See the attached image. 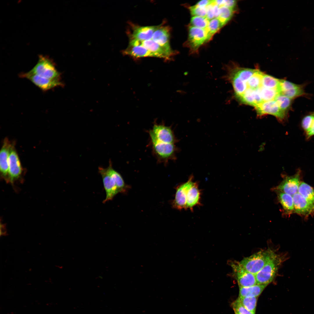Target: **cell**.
I'll list each match as a JSON object with an SVG mask.
<instances>
[{"instance_id": "obj_32", "label": "cell", "mask_w": 314, "mask_h": 314, "mask_svg": "<svg viewBox=\"0 0 314 314\" xmlns=\"http://www.w3.org/2000/svg\"><path fill=\"white\" fill-rule=\"evenodd\" d=\"M274 100L280 108L286 113L291 107L292 99L285 95L279 94Z\"/></svg>"}, {"instance_id": "obj_15", "label": "cell", "mask_w": 314, "mask_h": 314, "mask_svg": "<svg viewBox=\"0 0 314 314\" xmlns=\"http://www.w3.org/2000/svg\"><path fill=\"white\" fill-rule=\"evenodd\" d=\"M207 38L206 29L192 26L189 27L188 42L189 47L193 51L197 50L200 46L207 41Z\"/></svg>"}, {"instance_id": "obj_22", "label": "cell", "mask_w": 314, "mask_h": 314, "mask_svg": "<svg viewBox=\"0 0 314 314\" xmlns=\"http://www.w3.org/2000/svg\"><path fill=\"white\" fill-rule=\"evenodd\" d=\"M124 52L126 54L135 58L146 57H157L155 54L140 45L132 46L129 45Z\"/></svg>"}, {"instance_id": "obj_12", "label": "cell", "mask_w": 314, "mask_h": 314, "mask_svg": "<svg viewBox=\"0 0 314 314\" xmlns=\"http://www.w3.org/2000/svg\"><path fill=\"white\" fill-rule=\"evenodd\" d=\"M301 182V171L298 170L294 175L286 176L276 189L292 196L297 192Z\"/></svg>"}, {"instance_id": "obj_28", "label": "cell", "mask_w": 314, "mask_h": 314, "mask_svg": "<svg viewBox=\"0 0 314 314\" xmlns=\"http://www.w3.org/2000/svg\"><path fill=\"white\" fill-rule=\"evenodd\" d=\"M263 74V72L257 69L247 82V88L255 90L261 87L262 86V80Z\"/></svg>"}, {"instance_id": "obj_1", "label": "cell", "mask_w": 314, "mask_h": 314, "mask_svg": "<svg viewBox=\"0 0 314 314\" xmlns=\"http://www.w3.org/2000/svg\"><path fill=\"white\" fill-rule=\"evenodd\" d=\"M98 172L102 178L104 186L106 193V197L103 203L111 200L118 193L119 190L117 185V179L119 172L115 170L112 167L110 160L109 161L108 167L104 168L98 167Z\"/></svg>"}, {"instance_id": "obj_18", "label": "cell", "mask_w": 314, "mask_h": 314, "mask_svg": "<svg viewBox=\"0 0 314 314\" xmlns=\"http://www.w3.org/2000/svg\"><path fill=\"white\" fill-rule=\"evenodd\" d=\"M158 26H136L133 29L130 40L144 41L151 39Z\"/></svg>"}, {"instance_id": "obj_10", "label": "cell", "mask_w": 314, "mask_h": 314, "mask_svg": "<svg viewBox=\"0 0 314 314\" xmlns=\"http://www.w3.org/2000/svg\"><path fill=\"white\" fill-rule=\"evenodd\" d=\"M19 76L29 80L44 91H46L56 87L63 85V83L60 79L47 78L31 74L28 72L21 73L19 74Z\"/></svg>"}, {"instance_id": "obj_13", "label": "cell", "mask_w": 314, "mask_h": 314, "mask_svg": "<svg viewBox=\"0 0 314 314\" xmlns=\"http://www.w3.org/2000/svg\"><path fill=\"white\" fill-rule=\"evenodd\" d=\"M193 180V176L191 175L186 182L177 187L174 199L172 204L174 208L179 210L185 209L187 192L194 182Z\"/></svg>"}, {"instance_id": "obj_4", "label": "cell", "mask_w": 314, "mask_h": 314, "mask_svg": "<svg viewBox=\"0 0 314 314\" xmlns=\"http://www.w3.org/2000/svg\"><path fill=\"white\" fill-rule=\"evenodd\" d=\"M28 72L47 78L61 79L60 73L53 61L47 56H40L37 64Z\"/></svg>"}, {"instance_id": "obj_7", "label": "cell", "mask_w": 314, "mask_h": 314, "mask_svg": "<svg viewBox=\"0 0 314 314\" xmlns=\"http://www.w3.org/2000/svg\"><path fill=\"white\" fill-rule=\"evenodd\" d=\"M231 265L239 288L251 286L257 284L255 274L247 270L240 262L234 261Z\"/></svg>"}, {"instance_id": "obj_39", "label": "cell", "mask_w": 314, "mask_h": 314, "mask_svg": "<svg viewBox=\"0 0 314 314\" xmlns=\"http://www.w3.org/2000/svg\"><path fill=\"white\" fill-rule=\"evenodd\" d=\"M213 2L214 0H203L198 2L196 5L200 6L206 7Z\"/></svg>"}, {"instance_id": "obj_11", "label": "cell", "mask_w": 314, "mask_h": 314, "mask_svg": "<svg viewBox=\"0 0 314 314\" xmlns=\"http://www.w3.org/2000/svg\"><path fill=\"white\" fill-rule=\"evenodd\" d=\"M255 107L259 116L271 115L282 121L286 119L287 116V113L280 108L274 100L263 102Z\"/></svg>"}, {"instance_id": "obj_42", "label": "cell", "mask_w": 314, "mask_h": 314, "mask_svg": "<svg viewBox=\"0 0 314 314\" xmlns=\"http://www.w3.org/2000/svg\"></svg>"}, {"instance_id": "obj_17", "label": "cell", "mask_w": 314, "mask_h": 314, "mask_svg": "<svg viewBox=\"0 0 314 314\" xmlns=\"http://www.w3.org/2000/svg\"><path fill=\"white\" fill-rule=\"evenodd\" d=\"M12 143L7 138L4 140L0 152V170L1 175L8 182V157Z\"/></svg>"}, {"instance_id": "obj_8", "label": "cell", "mask_w": 314, "mask_h": 314, "mask_svg": "<svg viewBox=\"0 0 314 314\" xmlns=\"http://www.w3.org/2000/svg\"><path fill=\"white\" fill-rule=\"evenodd\" d=\"M23 169L14 144L12 143L8 157V182L13 184L21 177Z\"/></svg>"}, {"instance_id": "obj_31", "label": "cell", "mask_w": 314, "mask_h": 314, "mask_svg": "<svg viewBox=\"0 0 314 314\" xmlns=\"http://www.w3.org/2000/svg\"><path fill=\"white\" fill-rule=\"evenodd\" d=\"M260 93L263 102L274 100L280 94L277 89L266 88L262 85L260 88Z\"/></svg>"}, {"instance_id": "obj_23", "label": "cell", "mask_w": 314, "mask_h": 314, "mask_svg": "<svg viewBox=\"0 0 314 314\" xmlns=\"http://www.w3.org/2000/svg\"><path fill=\"white\" fill-rule=\"evenodd\" d=\"M267 285L257 284L251 286L240 287L239 297H258Z\"/></svg>"}, {"instance_id": "obj_2", "label": "cell", "mask_w": 314, "mask_h": 314, "mask_svg": "<svg viewBox=\"0 0 314 314\" xmlns=\"http://www.w3.org/2000/svg\"><path fill=\"white\" fill-rule=\"evenodd\" d=\"M286 256L275 254L262 269L255 274L257 283L268 285L272 282L279 267L286 259Z\"/></svg>"}, {"instance_id": "obj_35", "label": "cell", "mask_w": 314, "mask_h": 314, "mask_svg": "<svg viewBox=\"0 0 314 314\" xmlns=\"http://www.w3.org/2000/svg\"><path fill=\"white\" fill-rule=\"evenodd\" d=\"M189 10L193 16L206 17L207 13L206 7L198 6L196 5L190 6Z\"/></svg>"}, {"instance_id": "obj_34", "label": "cell", "mask_w": 314, "mask_h": 314, "mask_svg": "<svg viewBox=\"0 0 314 314\" xmlns=\"http://www.w3.org/2000/svg\"><path fill=\"white\" fill-rule=\"evenodd\" d=\"M314 119V113L308 114L303 118L301 122V126L305 134L310 129Z\"/></svg>"}, {"instance_id": "obj_37", "label": "cell", "mask_w": 314, "mask_h": 314, "mask_svg": "<svg viewBox=\"0 0 314 314\" xmlns=\"http://www.w3.org/2000/svg\"><path fill=\"white\" fill-rule=\"evenodd\" d=\"M214 3V0L213 3L206 7L207 13L206 17L209 21L214 18L213 9Z\"/></svg>"}, {"instance_id": "obj_33", "label": "cell", "mask_w": 314, "mask_h": 314, "mask_svg": "<svg viewBox=\"0 0 314 314\" xmlns=\"http://www.w3.org/2000/svg\"><path fill=\"white\" fill-rule=\"evenodd\" d=\"M209 20L206 17L199 16H193L191 19L190 23L192 26L206 29L208 25Z\"/></svg>"}, {"instance_id": "obj_14", "label": "cell", "mask_w": 314, "mask_h": 314, "mask_svg": "<svg viewBox=\"0 0 314 314\" xmlns=\"http://www.w3.org/2000/svg\"><path fill=\"white\" fill-rule=\"evenodd\" d=\"M294 213L308 217L314 214V203L305 199L298 192L292 196Z\"/></svg>"}, {"instance_id": "obj_19", "label": "cell", "mask_w": 314, "mask_h": 314, "mask_svg": "<svg viewBox=\"0 0 314 314\" xmlns=\"http://www.w3.org/2000/svg\"><path fill=\"white\" fill-rule=\"evenodd\" d=\"M170 38V28L167 26L160 24L154 32L151 39L160 45L171 50Z\"/></svg>"}, {"instance_id": "obj_9", "label": "cell", "mask_w": 314, "mask_h": 314, "mask_svg": "<svg viewBox=\"0 0 314 314\" xmlns=\"http://www.w3.org/2000/svg\"><path fill=\"white\" fill-rule=\"evenodd\" d=\"M129 45L142 46L155 54L157 57L167 60L170 59L174 54L172 49H168L160 45L152 39L144 41L131 40Z\"/></svg>"}, {"instance_id": "obj_40", "label": "cell", "mask_w": 314, "mask_h": 314, "mask_svg": "<svg viewBox=\"0 0 314 314\" xmlns=\"http://www.w3.org/2000/svg\"><path fill=\"white\" fill-rule=\"evenodd\" d=\"M307 139L314 136V119L311 126L309 131L305 134Z\"/></svg>"}, {"instance_id": "obj_38", "label": "cell", "mask_w": 314, "mask_h": 314, "mask_svg": "<svg viewBox=\"0 0 314 314\" xmlns=\"http://www.w3.org/2000/svg\"><path fill=\"white\" fill-rule=\"evenodd\" d=\"M236 4L237 2L236 1L226 0L224 1L223 6L235 9Z\"/></svg>"}, {"instance_id": "obj_21", "label": "cell", "mask_w": 314, "mask_h": 314, "mask_svg": "<svg viewBox=\"0 0 314 314\" xmlns=\"http://www.w3.org/2000/svg\"><path fill=\"white\" fill-rule=\"evenodd\" d=\"M242 102L255 107L263 101L259 91L247 88L240 96L238 98Z\"/></svg>"}, {"instance_id": "obj_27", "label": "cell", "mask_w": 314, "mask_h": 314, "mask_svg": "<svg viewBox=\"0 0 314 314\" xmlns=\"http://www.w3.org/2000/svg\"><path fill=\"white\" fill-rule=\"evenodd\" d=\"M257 297H239L237 299L246 309L255 313Z\"/></svg>"}, {"instance_id": "obj_16", "label": "cell", "mask_w": 314, "mask_h": 314, "mask_svg": "<svg viewBox=\"0 0 314 314\" xmlns=\"http://www.w3.org/2000/svg\"><path fill=\"white\" fill-rule=\"evenodd\" d=\"M304 86L303 85L297 84L280 79V94L292 99L306 94Z\"/></svg>"}, {"instance_id": "obj_5", "label": "cell", "mask_w": 314, "mask_h": 314, "mask_svg": "<svg viewBox=\"0 0 314 314\" xmlns=\"http://www.w3.org/2000/svg\"><path fill=\"white\" fill-rule=\"evenodd\" d=\"M152 151L159 163L166 164L176 158L177 147L174 144L167 143L150 139Z\"/></svg>"}, {"instance_id": "obj_24", "label": "cell", "mask_w": 314, "mask_h": 314, "mask_svg": "<svg viewBox=\"0 0 314 314\" xmlns=\"http://www.w3.org/2000/svg\"><path fill=\"white\" fill-rule=\"evenodd\" d=\"M276 191L278 200L286 214H289L294 213L292 196L281 192Z\"/></svg>"}, {"instance_id": "obj_36", "label": "cell", "mask_w": 314, "mask_h": 314, "mask_svg": "<svg viewBox=\"0 0 314 314\" xmlns=\"http://www.w3.org/2000/svg\"><path fill=\"white\" fill-rule=\"evenodd\" d=\"M232 305L235 314H255L246 309L237 299L233 302Z\"/></svg>"}, {"instance_id": "obj_20", "label": "cell", "mask_w": 314, "mask_h": 314, "mask_svg": "<svg viewBox=\"0 0 314 314\" xmlns=\"http://www.w3.org/2000/svg\"><path fill=\"white\" fill-rule=\"evenodd\" d=\"M201 192L197 182H194L187 194L185 209L193 211L194 208L201 204Z\"/></svg>"}, {"instance_id": "obj_6", "label": "cell", "mask_w": 314, "mask_h": 314, "mask_svg": "<svg viewBox=\"0 0 314 314\" xmlns=\"http://www.w3.org/2000/svg\"><path fill=\"white\" fill-rule=\"evenodd\" d=\"M149 133L150 139L159 142L175 144L177 142L172 128L163 124H154Z\"/></svg>"}, {"instance_id": "obj_25", "label": "cell", "mask_w": 314, "mask_h": 314, "mask_svg": "<svg viewBox=\"0 0 314 314\" xmlns=\"http://www.w3.org/2000/svg\"><path fill=\"white\" fill-rule=\"evenodd\" d=\"M297 192L306 199L314 203V189L308 184L301 182Z\"/></svg>"}, {"instance_id": "obj_29", "label": "cell", "mask_w": 314, "mask_h": 314, "mask_svg": "<svg viewBox=\"0 0 314 314\" xmlns=\"http://www.w3.org/2000/svg\"><path fill=\"white\" fill-rule=\"evenodd\" d=\"M235 11V9L225 6L220 7V14L217 18L223 26L231 19Z\"/></svg>"}, {"instance_id": "obj_26", "label": "cell", "mask_w": 314, "mask_h": 314, "mask_svg": "<svg viewBox=\"0 0 314 314\" xmlns=\"http://www.w3.org/2000/svg\"><path fill=\"white\" fill-rule=\"evenodd\" d=\"M280 79L264 74L262 78V85L264 88L277 89L280 93Z\"/></svg>"}, {"instance_id": "obj_41", "label": "cell", "mask_w": 314, "mask_h": 314, "mask_svg": "<svg viewBox=\"0 0 314 314\" xmlns=\"http://www.w3.org/2000/svg\"><path fill=\"white\" fill-rule=\"evenodd\" d=\"M213 9L214 18H217L220 14V7L216 4L214 2Z\"/></svg>"}, {"instance_id": "obj_3", "label": "cell", "mask_w": 314, "mask_h": 314, "mask_svg": "<svg viewBox=\"0 0 314 314\" xmlns=\"http://www.w3.org/2000/svg\"><path fill=\"white\" fill-rule=\"evenodd\" d=\"M275 254L270 249L263 250L244 258L240 262L247 270L256 274L262 269Z\"/></svg>"}, {"instance_id": "obj_30", "label": "cell", "mask_w": 314, "mask_h": 314, "mask_svg": "<svg viewBox=\"0 0 314 314\" xmlns=\"http://www.w3.org/2000/svg\"><path fill=\"white\" fill-rule=\"evenodd\" d=\"M222 27L219 19L214 18L209 21L207 28L206 29L207 33V41L210 40L214 35Z\"/></svg>"}]
</instances>
